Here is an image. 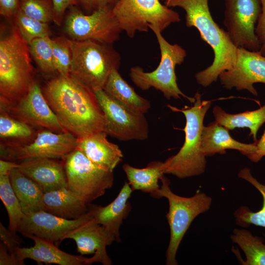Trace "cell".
<instances>
[{
    "mask_svg": "<svg viewBox=\"0 0 265 265\" xmlns=\"http://www.w3.org/2000/svg\"><path fill=\"white\" fill-rule=\"evenodd\" d=\"M64 129L76 137L104 131L106 118L94 92L70 74H58L42 90Z\"/></svg>",
    "mask_w": 265,
    "mask_h": 265,
    "instance_id": "1",
    "label": "cell"
},
{
    "mask_svg": "<svg viewBox=\"0 0 265 265\" xmlns=\"http://www.w3.org/2000/svg\"><path fill=\"white\" fill-rule=\"evenodd\" d=\"M168 7H179L186 12V25L199 31L201 39L214 53L212 64L195 75L197 83L207 87L217 81L219 75L236 63L237 49L227 31L220 28L211 14L209 0H166Z\"/></svg>",
    "mask_w": 265,
    "mask_h": 265,
    "instance_id": "2",
    "label": "cell"
},
{
    "mask_svg": "<svg viewBox=\"0 0 265 265\" xmlns=\"http://www.w3.org/2000/svg\"><path fill=\"white\" fill-rule=\"evenodd\" d=\"M28 44L15 27L0 41V107L18 102L35 82Z\"/></svg>",
    "mask_w": 265,
    "mask_h": 265,
    "instance_id": "3",
    "label": "cell"
},
{
    "mask_svg": "<svg viewBox=\"0 0 265 265\" xmlns=\"http://www.w3.org/2000/svg\"><path fill=\"white\" fill-rule=\"evenodd\" d=\"M194 97L195 100L191 107L186 106L179 109L167 106L174 111L183 113L186 120L183 146L176 155L163 162L164 174H171L179 179L199 176L204 173L206 169V157L201 150V134L204 119L212 102L202 100L198 92Z\"/></svg>",
    "mask_w": 265,
    "mask_h": 265,
    "instance_id": "4",
    "label": "cell"
},
{
    "mask_svg": "<svg viewBox=\"0 0 265 265\" xmlns=\"http://www.w3.org/2000/svg\"><path fill=\"white\" fill-rule=\"evenodd\" d=\"M70 74L93 91L103 89L111 73L119 68L121 56L112 44L70 39Z\"/></svg>",
    "mask_w": 265,
    "mask_h": 265,
    "instance_id": "5",
    "label": "cell"
},
{
    "mask_svg": "<svg viewBox=\"0 0 265 265\" xmlns=\"http://www.w3.org/2000/svg\"><path fill=\"white\" fill-rule=\"evenodd\" d=\"M159 189L152 197L166 198L169 210L166 217L170 227V240L166 253V265H177L176 255L180 244L193 220L209 211L212 198L198 191L193 196L186 197L174 193L170 189L169 180L163 176Z\"/></svg>",
    "mask_w": 265,
    "mask_h": 265,
    "instance_id": "6",
    "label": "cell"
},
{
    "mask_svg": "<svg viewBox=\"0 0 265 265\" xmlns=\"http://www.w3.org/2000/svg\"><path fill=\"white\" fill-rule=\"evenodd\" d=\"M155 34L160 51V61L157 68L151 72H146L139 66L131 68L130 77L133 83L142 90L153 87L159 90L167 99H187L190 103L195 102V98L185 95L179 88L177 83L175 67L181 65L186 56V50L177 44H171L162 36L157 27H150Z\"/></svg>",
    "mask_w": 265,
    "mask_h": 265,
    "instance_id": "7",
    "label": "cell"
},
{
    "mask_svg": "<svg viewBox=\"0 0 265 265\" xmlns=\"http://www.w3.org/2000/svg\"><path fill=\"white\" fill-rule=\"evenodd\" d=\"M112 10L121 29L130 38L137 32H147L150 27L162 32L181 21L178 12L159 0H118Z\"/></svg>",
    "mask_w": 265,
    "mask_h": 265,
    "instance_id": "8",
    "label": "cell"
},
{
    "mask_svg": "<svg viewBox=\"0 0 265 265\" xmlns=\"http://www.w3.org/2000/svg\"><path fill=\"white\" fill-rule=\"evenodd\" d=\"M68 187L87 205L113 185L112 171L101 168L75 149L62 159Z\"/></svg>",
    "mask_w": 265,
    "mask_h": 265,
    "instance_id": "9",
    "label": "cell"
},
{
    "mask_svg": "<svg viewBox=\"0 0 265 265\" xmlns=\"http://www.w3.org/2000/svg\"><path fill=\"white\" fill-rule=\"evenodd\" d=\"M106 6L84 14L75 6L67 14L64 29L71 40H91L113 44L120 39L122 31L112 10Z\"/></svg>",
    "mask_w": 265,
    "mask_h": 265,
    "instance_id": "10",
    "label": "cell"
},
{
    "mask_svg": "<svg viewBox=\"0 0 265 265\" xmlns=\"http://www.w3.org/2000/svg\"><path fill=\"white\" fill-rule=\"evenodd\" d=\"M77 137L66 131H38L35 138L24 144H0V157L10 161L33 158L62 159L76 149Z\"/></svg>",
    "mask_w": 265,
    "mask_h": 265,
    "instance_id": "11",
    "label": "cell"
},
{
    "mask_svg": "<svg viewBox=\"0 0 265 265\" xmlns=\"http://www.w3.org/2000/svg\"><path fill=\"white\" fill-rule=\"evenodd\" d=\"M106 118L105 132L119 141L144 140L149 125L144 114L120 104L103 89L93 91Z\"/></svg>",
    "mask_w": 265,
    "mask_h": 265,
    "instance_id": "12",
    "label": "cell"
},
{
    "mask_svg": "<svg viewBox=\"0 0 265 265\" xmlns=\"http://www.w3.org/2000/svg\"><path fill=\"white\" fill-rule=\"evenodd\" d=\"M224 25L237 48L258 52L261 45L255 27L261 12L260 0H224Z\"/></svg>",
    "mask_w": 265,
    "mask_h": 265,
    "instance_id": "13",
    "label": "cell"
},
{
    "mask_svg": "<svg viewBox=\"0 0 265 265\" xmlns=\"http://www.w3.org/2000/svg\"><path fill=\"white\" fill-rule=\"evenodd\" d=\"M12 117L33 127L60 133L66 131L48 104L42 90L35 82L27 93L17 103L0 107Z\"/></svg>",
    "mask_w": 265,
    "mask_h": 265,
    "instance_id": "14",
    "label": "cell"
},
{
    "mask_svg": "<svg viewBox=\"0 0 265 265\" xmlns=\"http://www.w3.org/2000/svg\"><path fill=\"white\" fill-rule=\"evenodd\" d=\"M218 78L226 89L246 90L257 96L253 84L265 83V57L258 52L238 48L235 64L231 69L222 72Z\"/></svg>",
    "mask_w": 265,
    "mask_h": 265,
    "instance_id": "15",
    "label": "cell"
},
{
    "mask_svg": "<svg viewBox=\"0 0 265 265\" xmlns=\"http://www.w3.org/2000/svg\"><path fill=\"white\" fill-rule=\"evenodd\" d=\"M92 217L88 212L80 218L69 219L41 211L24 214L17 232L24 236L34 235L57 246L68 234Z\"/></svg>",
    "mask_w": 265,
    "mask_h": 265,
    "instance_id": "16",
    "label": "cell"
},
{
    "mask_svg": "<svg viewBox=\"0 0 265 265\" xmlns=\"http://www.w3.org/2000/svg\"><path fill=\"white\" fill-rule=\"evenodd\" d=\"M73 239L77 251L81 255L94 254L88 258L87 264L100 263L111 265L112 262L108 256L106 247L115 241L114 236L104 226L98 224L92 217L68 234L65 239Z\"/></svg>",
    "mask_w": 265,
    "mask_h": 265,
    "instance_id": "17",
    "label": "cell"
},
{
    "mask_svg": "<svg viewBox=\"0 0 265 265\" xmlns=\"http://www.w3.org/2000/svg\"><path fill=\"white\" fill-rule=\"evenodd\" d=\"M18 164L17 169L35 182L44 193L68 187L62 162L56 159L33 158Z\"/></svg>",
    "mask_w": 265,
    "mask_h": 265,
    "instance_id": "18",
    "label": "cell"
},
{
    "mask_svg": "<svg viewBox=\"0 0 265 265\" xmlns=\"http://www.w3.org/2000/svg\"><path fill=\"white\" fill-rule=\"evenodd\" d=\"M104 131L77 137L76 149L98 167L113 171L123 157L118 145L109 142Z\"/></svg>",
    "mask_w": 265,
    "mask_h": 265,
    "instance_id": "19",
    "label": "cell"
},
{
    "mask_svg": "<svg viewBox=\"0 0 265 265\" xmlns=\"http://www.w3.org/2000/svg\"><path fill=\"white\" fill-rule=\"evenodd\" d=\"M132 191L129 183L125 182L116 197L108 205L104 207L91 203L88 205V212L93 219L105 227L118 243L121 242L120 226L132 209L129 199Z\"/></svg>",
    "mask_w": 265,
    "mask_h": 265,
    "instance_id": "20",
    "label": "cell"
},
{
    "mask_svg": "<svg viewBox=\"0 0 265 265\" xmlns=\"http://www.w3.org/2000/svg\"><path fill=\"white\" fill-rule=\"evenodd\" d=\"M24 237L32 239L34 245L30 247H18L15 251L19 265H24V260L29 259L38 264H55L59 265H85L88 258L66 253L60 250L53 243L32 235Z\"/></svg>",
    "mask_w": 265,
    "mask_h": 265,
    "instance_id": "21",
    "label": "cell"
},
{
    "mask_svg": "<svg viewBox=\"0 0 265 265\" xmlns=\"http://www.w3.org/2000/svg\"><path fill=\"white\" fill-rule=\"evenodd\" d=\"M227 149L238 150L249 159L256 151L257 147L255 143L246 144L234 139L228 129L215 121L203 127L201 150L206 157L225 154Z\"/></svg>",
    "mask_w": 265,
    "mask_h": 265,
    "instance_id": "22",
    "label": "cell"
},
{
    "mask_svg": "<svg viewBox=\"0 0 265 265\" xmlns=\"http://www.w3.org/2000/svg\"><path fill=\"white\" fill-rule=\"evenodd\" d=\"M43 210L69 219L81 217L88 212V205L68 187L44 193Z\"/></svg>",
    "mask_w": 265,
    "mask_h": 265,
    "instance_id": "23",
    "label": "cell"
},
{
    "mask_svg": "<svg viewBox=\"0 0 265 265\" xmlns=\"http://www.w3.org/2000/svg\"><path fill=\"white\" fill-rule=\"evenodd\" d=\"M103 89L120 104L136 112L145 114L151 107L150 102L138 95L118 70L111 73Z\"/></svg>",
    "mask_w": 265,
    "mask_h": 265,
    "instance_id": "24",
    "label": "cell"
},
{
    "mask_svg": "<svg viewBox=\"0 0 265 265\" xmlns=\"http://www.w3.org/2000/svg\"><path fill=\"white\" fill-rule=\"evenodd\" d=\"M9 178L24 214L44 211L43 198L44 193L35 182L17 168L11 171Z\"/></svg>",
    "mask_w": 265,
    "mask_h": 265,
    "instance_id": "25",
    "label": "cell"
},
{
    "mask_svg": "<svg viewBox=\"0 0 265 265\" xmlns=\"http://www.w3.org/2000/svg\"><path fill=\"white\" fill-rule=\"evenodd\" d=\"M215 121L228 130L236 128H247L250 130L249 135L257 141V134L260 127L265 123V104L260 108L252 110L230 114L226 112L221 107L215 106L213 108Z\"/></svg>",
    "mask_w": 265,
    "mask_h": 265,
    "instance_id": "26",
    "label": "cell"
},
{
    "mask_svg": "<svg viewBox=\"0 0 265 265\" xmlns=\"http://www.w3.org/2000/svg\"><path fill=\"white\" fill-rule=\"evenodd\" d=\"M128 183L132 190L149 193L151 196L160 188L159 181L164 176L163 162L152 161L143 168L126 163L123 165Z\"/></svg>",
    "mask_w": 265,
    "mask_h": 265,
    "instance_id": "27",
    "label": "cell"
},
{
    "mask_svg": "<svg viewBox=\"0 0 265 265\" xmlns=\"http://www.w3.org/2000/svg\"><path fill=\"white\" fill-rule=\"evenodd\" d=\"M230 238L243 252L245 259L238 258L242 265H265V243L262 237L253 235L245 228H235Z\"/></svg>",
    "mask_w": 265,
    "mask_h": 265,
    "instance_id": "28",
    "label": "cell"
},
{
    "mask_svg": "<svg viewBox=\"0 0 265 265\" xmlns=\"http://www.w3.org/2000/svg\"><path fill=\"white\" fill-rule=\"evenodd\" d=\"M238 177L249 183L260 192L263 197V206L257 212L252 211L246 206L238 208L234 212L236 224L245 228L251 225L265 228V184L261 183L254 177L250 169L247 167L241 169Z\"/></svg>",
    "mask_w": 265,
    "mask_h": 265,
    "instance_id": "29",
    "label": "cell"
},
{
    "mask_svg": "<svg viewBox=\"0 0 265 265\" xmlns=\"http://www.w3.org/2000/svg\"><path fill=\"white\" fill-rule=\"evenodd\" d=\"M34 127L0 110V144H24L33 140L37 134Z\"/></svg>",
    "mask_w": 265,
    "mask_h": 265,
    "instance_id": "30",
    "label": "cell"
},
{
    "mask_svg": "<svg viewBox=\"0 0 265 265\" xmlns=\"http://www.w3.org/2000/svg\"><path fill=\"white\" fill-rule=\"evenodd\" d=\"M0 198L8 213V228L17 232L24 213L11 186L9 175L0 176Z\"/></svg>",
    "mask_w": 265,
    "mask_h": 265,
    "instance_id": "31",
    "label": "cell"
},
{
    "mask_svg": "<svg viewBox=\"0 0 265 265\" xmlns=\"http://www.w3.org/2000/svg\"><path fill=\"white\" fill-rule=\"evenodd\" d=\"M28 46L30 55L44 74L52 76L57 73L53 62V39L50 36L35 39Z\"/></svg>",
    "mask_w": 265,
    "mask_h": 265,
    "instance_id": "32",
    "label": "cell"
},
{
    "mask_svg": "<svg viewBox=\"0 0 265 265\" xmlns=\"http://www.w3.org/2000/svg\"><path fill=\"white\" fill-rule=\"evenodd\" d=\"M13 17L16 27L22 38L28 44L35 39L49 36L50 31L47 23L29 17L20 9Z\"/></svg>",
    "mask_w": 265,
    "mask_h": 265,
    "instance_id": "33",
    "label": "cell"
},
{
    "mask_svg": "<svg viewBox=\"0 0 265 265\" xmlns=\"http://www.w3.org/2000/svg\"><path fill=\"white\" fill-rule=\"evenodd\" d=\"M19 9L27 16L47 23L54 20L51 0H19Z\"/></svg>",
    "mask_w": 265,
    "mask_h": 265,
    "instance_id": "34",
    "label": "cell"
},
{
    "mask_svg": "<svg viewBox=\"0 0 265 265\" xmlns=\"http://www.w3.org/2000/svg\"><path fill=\"white\" fill-rule=\"evenodd\" d=\"M53 62L58 74H70L72 62L70 39L58 37L53 39Z\"/></svg>",
    "mask_w": 265,
    "mask_h": 265,
    "instance_id": "35",
    "label": "cell"
},
{
    "mask_svg": "<svg viewBox=\"0 0 265 265\" xmlns=\"http://www.w3.org/2000/svg\"><path fill=\"white\" fill-rule=\"evenodd\" d=\"M16 233L11 231L8 228H5L0 222V244L10 254L15 257H16L15 251L20 247L22 242V239L17 235Z\"/></svg>",
    "mask_w": 265,
    "mask_h": 265,
    "instance_id": "36",
    "label": "cell"
},
{
    "mask_svg": "<svg viewBox=\"0 0 265 265\" xmlns=\"http://www.w3.org/2000/svg\"><path fill=\"white\" fill-rule=\"evenodd\" d=\"M260 1L261 12L256 26L255 34L261 45L258 53L265 57V0Z\"/></svg>",
    "mask_w": 265,
    "mask_h": 265,
    "instance_id": "37",
    "label": "cell"
},
{
    "mask_svg": "<svg viewBox=\"0 0 265 265\" xmlns=\"http://www.w3.org/2000/svg\"><path fill=\"white\" fill-rule=\"evenodd\" d=\"M54 14V22L59 25L66 10L71 6L78 5V0H51Z\"/></svg>",
    "mask_w": 265,
    "mask_h": 265,
    "instance_id": "38",
    "label": "cell"
},
{
    "mask_svg": "<svg viewBox=\"0 0 265 265\" xmlns=\"http://www.w3.org/2000/svg\"><path fill=\"white\" fill-rule=\"evenodd\" d=\"M118 0H78L79 3L90 13L106 6L113 7Z\"/></svg>",
    "mask_w": 265,
    "mask_h": 265,
    "instance_id": "39",
    "label": "cell"
},
{
    "mask_svg": "<svg viewBox=\"0 0 265 265\" xmlns=\"http://www.w3.org/2000/svg\"><path fill=\"white\" fill-rule=\"evenodd\" d=\"M19 10V0H0V14L6 17H13Z\"/></svg>",
    "mask_w": 265,
    "mask_h": 265,
    "instance_id": "40",
    "label": "cell"
},
{
    "mask_svg": "<svg viewBox=\"0 0 265 265\" xmlns=\"http://www.w3.org/2000/svg\"><path fill=\"white\" fill-rule=\"evenodd\" d=\"M255 144L257 150L249 159L253 162H257L265 156V130L260 139L256 141Z\"/></svg>",
    "mask_w": 265,
    "mask_h": 265,
    "instance_id": "41",
    "label": "cell"
},
{
    "mask_svg": "<svg viewBox=\"0 0 265 265\" xmlns=\"http://www.w3.org/2000/svg\"><path fill=\"white\" fill-rule=\"evenodd\" d=\"M0 265H19L16 257L10 254L0 244Z\"/></svg>",
    "mask_w": 265,
    "mask_h": 265,
    "instance_id": "42",
    "label": "cell"
},
{
    "mask_svg": "<svg viewBox=\"0 0 265 265\" xmlns=\"http://www.w3.org/2000/svg\"><path fill=\"white\" fill-rule=\"evenodd\" d=\"M19 164L13 161L0 159V176L9 175L14 168H17Z\"/></svg>",
    "mask_w": 265,
    "mask_h": 265,
    "instance_id": "43",
    "label": "cell"
},
{
    "mask_svg": "<svg viewBox=\"0 0 265 265\" xmlns=\"http://www.w3.org/2000/svg\"><path fill=\"white\" fill-rule=\"evenodd\" d=\"M164 0L165 1L166 0Z\"/></svg>",
    "mask_w": 265,
    "mask_h": 265,
    "instance_id": "44",
    "label": "cell"
}]
</instances>
